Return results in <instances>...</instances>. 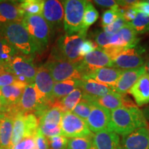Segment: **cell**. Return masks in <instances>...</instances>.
<instances>
[{
	"instance_id": "obj_1",
	"label": "cell",
	"mask_w": 149,
	"mask_h": 149,
	"mask_svg": "<svg viewBox=\"0 0 149 149\" xmlns=\"http://www.w3.org/2000/svg\"><path fill=\"white\" fill-rule=\"evenodd\" d=\"M109 130L117 135L126 136L139 128L148 127L143 111L136 107H122L111 111Z\"/></svg>"
},
{
	"instance_id": "obj_2",
	"label": "cell",
	"mask_w": 149,
	"mask_h": 149,
	"mask_svg": "<svg viewBox=\"0 0 149 149\" xmlns=\"http://www.w3.org/2000/svg\"><path fill=\"white\" fill-rule=\"evenodd\" d=\"M0 35L22 55L33 57L40 53L38 46L24 27L22 22L9 24L0 29Z\"/></svg>"
},
{
	"instance_id": "obj_3",
	"label": "cell",
	"mask_w": 149,
	"mask_h": 149,
	"mask_svg": "<svg viewBox=\"0 0 149 149\" xmlns=\"http://www.w3.org/2000/svg\"><path fill=\"white\" fill-rule=\"evenodd\" d=\"M86 35L87 31L83 30L76 34L61 35L52 49L50 59L79 62L83 59L79 56V48Z\"/></svg>"
},
{
	"instance_id": "obj_4",
	"label": "cell",
	"mask_w": 149,
	"mask_h": 149,
	"mask_svg": "<svg viewBox=\"0 0 149 149\" xmlns=\"http://www.w3.org/2000/svg\"><path fill=\"white\" fill-rule=\"evenodd\" d=\"M61 3L64 10V29L66 34H76L83 31V17L87 1L66 0Z\"/></svg>"
},
{
	"instance_id": "obj_5",
	"label": "cell",
	"mask_w": 149,
	"mask_h": 149,
	"mask_svg": "<svg viewBox=\"0 0 149 149\" xmlns=\"http://www.w3.org/2000/svg\"><path fill=\"white\" fill-rule=\"evenodd\" d=\"M22 23L42 53L47 48L51 36V30L47 22L42 15H25Z\"/></svg>"
},
{
	"instance_id": "obj_6",
	"label": "cell",
	"mask_w": 149,
	"mask_h": 149,
	"mask_svg": "<svg viewBox=\"0 0 149 149\" xmlns=\"http://www.w3.org/2000/svg\"><path fill=\"white\" fill-rule=\"evenodd\" d=\"M43 66L50 72L55 82L83 79V74L78 62L50 59Z\"/></svg>"
},
{
	"instance_id": "obj_7",
	"label": "cell",
	"mask_w": 149,
	"mask_h": 149,
	"mask_svg": "<svg viewBox=\"0 0 149 149\" xmlns=\"http://www.w3.org/2000/svg\"><path fill=\"white\" fill-rule=\"evenodd\" d=\"M3 69L16 76L18 81L27 84L34 83L37 71L32 57L23 55H16Z\"/></svg>"
},
{
	"instance_id": "obj_8",
	"label": "cell",
	"mask_w": 149,
	"mask_h": 149,
	"mask_svg": "<svg viewBox=\"0 0 149 149\" xmlns=\"http://www.w3.org/2000/svg\"><path fill=\"white\" fill-rule=\"evenodd\" d=\"M61 135L66 138L91 137L94 134L91 133L87 125L86 121L80 118L72 112L64 113L61 122Z\"/></svg>"
},
{
	"instance_id": "obj_9",
	"label": "cell",
	"mask_w": 149,
	"mask_h": 149,
	"mask_svg": "<svg viewBox=\"0 0 149 149\" xmlns=\"http://www.w3.org/2000/svg\"><path fill=\"white\" fill-rule=\"evenodd\" d=\"M144 52L141 46L127 48L113 61V67L124 70L139 68L144 64Z\"/></svg>"
},
{
	"instance_id": "obj_10",
	"label": "cell",
	"mask_w": 149,
	"mask_h": 149,
	"mask_svg": "<svg viewBox=\"0 0 149 149\" xmlns=\"http://www.w3.org/2000/svg\"><path fill=\"white\" fill-rule=\"evenodd\" d=\"M78 64L84 78L87 74L95 70L107 67H113V61L104 53L103 49L97 47L92 53L84 57L78 62Z\"/></svg>"
},
{
	"instance_id": "obj_11",
	"label": "cell",
	"mask_w": 149,
	"mask_h": 149,
	"mask_svg": "<svg viewBox=\"0 0 149 149\" xmlns=\"http://www.w3.org/2000/svg\"><path fill=\"white\" fill-rule=\"evenodd\" d=\"M42 16L49 26L51 32L64 26V10L62 3L57 0L44 1Z\"/></svg>"
},
{
	"instance_id": "obj_12",
	"label": "cell",
	"mask_w": 149,
	"mask_h": 149,
	"mask_svg": "<svg viewBox=\"0 0 149 149\" xmlns=\"http://www.w3.org/2000/svg\"><path fill=\"white\" fill-rule=\"evenodd\" d=\"M92 104V109L86 120L87 125L91 133L96 134L109 130L111 125V111L95 104Z\"/></svg>"
},
{
	"instance_id": "obj_13",
	"label": "cell",
	"mask_w": 149,
	"mask_h": 149,
	"mask_svg": "<svg viewBox=\"0 0 149 149\" xmlns=\"http://www.w3.org/2000/svg\"><path fill=\"white\" fill-rule=\"evenodd\" d=\"M146 73V65L144 64L134 69L122 70L117 83L113 88V91L121 95H125L137 82L141 76Z\"/></svg>"
},
{
	"instance_id": "obj_14",
	"label": "cell",
	"mask_w": 149,
	"mask_h": 149,
	"mask_svg": "<svg viewBox=\"0 0 149 149\" xmlns=\"http://www.w3.org/2000/svg\"><path fill=\"white\" fill-rule=\"evenodd\" d=\"M24 15L19 3L0 1V29L9 24L22 22Z\"/></svg>"
},
{
	"instance_id": "obj_15",
	"label": "cell",
	"mask_w": 149,
	"mask_h": 149,
	"mask_svg": "<svg viewBox=\"0 0 149 149\" xmlns=\"http://www.w3.org/2000/svg\"><path fill=\"white\" fill-rule=\"evenodd\" d=\"M122 70L114 67H107L95 70L87 74L82 79H90L113 88L115 86Z\"/></svg>"
},
{
	"instance_id": "obj_16",
	"label": "cell",
	"mask_w": 149,
	"mask_h": 149,
	"mask_svg": "<svg viewBox=\"0 0 149 149\" xmlns=\"http://www.w3.org/2000/svg\"><path fill=\"white\" fill-rule=\"evenodd\" d=\"M39 107L38 98L34 83L28 84L23 92L19 102L15 106L17 113H35Z\"/></svg>"
},
{
	"instance_id": "obj_17",
	"label": "cell",
	"mask_w": 149,
	"mask_h": 149,
	"mask_svg": "<svg viewBox=\"0 0 149 149\" xmlns=\"http://www.w3.org/2000/svg\"><path fill=\"white\" fill-rule=\"evenodd\" d=\"M149 126L136 130L129 135L123 136V149H149Z\"/></svg>"
},
{
	"instance_id": "obj_18",
	"label": "cell",
	"mask_w": 149,
	"mask_h": 149,
	"mask_svg": "<svg viewBox=\"0 0 149 149\" xmlns=\"http://www.w3.org/2000/svg\"><path fill=\"white\" fill-rule=\"evenodd\" d=\"M139 40L137 37V33L130 23H127L118 32L111 35L109 45L127 48L137 45Z\"/></svg>"
},
{
	"instance_id": "obj_19",
	"label": "cell",
	"mask_w": 149,
	"mask_h": 149,
	"mask_svg": "<svg viewBox=\"0 0 149 149\" xmlns=\"http://www.w3.org/2000/svg\"><path fill=\"white\" fill-rule=\"evenodd\" d=\"M93 141L95 149H123L120 135L111 130L94 134Z\"/></svg>"
},
{
	"instance_id": "obj_20",
	"label": "cell",
	"mask_w": 149,
	"mask_h": 149,
	"mask_svg": "<svg viewBox=\"0 0 149 149\" xmlns=\"http://www.w3.org/2000/svg\"><path fill=\"white\" fill-rule=\"evenodd\" d=\"M124 97H125L124 95H121L120 93L113 91L100 97H93L84 94L82 99L89 102L90 103L97 104L100 107L112 111L120 107H124Z\"/></svg>"
},
{
	"instance_id": "obj_21",
	"label": "cell",
	"mask_w": 149,
	"mask_h": 149,
	"mask_svg": "<svg viewBox=\"0 0 149 149\" xmlns=\"http://www.w3.org/2000/svg\"><path fill=\"white\" fill-rule=\"evenodd\" d=\"M133 96L135 103L142 107L149 103V74H144L137 80L129 92Z\"/></svg>"
},
{
	"instance_id": "obj_22",
	"label": "cell",
	"mask_w": 149,
	"mask_h": 149,
	"mask_svg": "<svg viewBox=\"0 0 149 149\" xmlns=\"http://www.w3.org/2000/svg\"><path fill=\"white\" fill-rule=\"evenodd\" d=\"M27 85V84L17 80L13 84L0 88L2 94L3 103L6 107L17 105L21 100L24 88Z\"/></svg>"
},
{
	"instance_id": "obj_23",
	"label": "cell",
	"mask_w": 149,
	"mask_h": 149,
	"mask_svg": "<svg viewBox=\"0 0 149 149\" xmlns=\"http://www.w3.org/2000/svg\"><path fill=\"white\" fill-rule=\"evenodd\" d=\"M13 118L6 115H1L0 118V149L12 148Z\"/></svg>"
},
{
	"instance_id": "obj_24",
	"label": "cell",
	"mask_w": 149,
	"mask_h": 149,
	"mask_svg": "<svg viewBox=\"0 0 149 149\" xmlns=\"http://www.w3.org/2000/svg\"><path fill=\"white\" fill-rule=\"evenodd\" d=\"M79 88L83 93L93 97H100L113 92V88L108 86L102 84L93 79H81Z\"/></svg>"
},
{
	"instance_id": "obj_25",
	"label": "cell",
	"mask_w": 149,
	"mask_h": 149,
	"mask_svg": "<svg viewBox=\"0 0 149 149\" xmlns=\"http://www.w3.org/2000/svg\"><path fill=\"white\" fill-rule=\"evenodd\" d=\"M83 95V91L81 89L79 88H76L64 98L61 99L59 101L54 102L51 105V107L58 108L64 113L72 112V110L82 100Z\"/></svg>"
},
{
	"instance_id": "obj_26",
	"label": "cell",
	"mask_w": 149,
	"mask_h": 149,
	"mask_svg": "<svg viewBox=\"0 0 149 149\" xmlns=\"http://www.w3.org/2000/svg\"><path fill=\"white\" fill-rule=\"evenodd\" d=\"M81 80L73 79L61 81V82H55L53 90L52 104L54 102L61 100L76 88H79Z\"/></svg>"
},
{
	"instance_id": "obj_27",
	"label": "cell",
	"mask_w": 149,
	"mask_h": 149,
	"mask_svg": "<svg viewBox=\"0 0 149 149\" xmlns=\"http://www.w3.org/2000/svg\"><path fill=\"white\" fill-rule=\"evenodd\" d=\"M18 52L0 35V68L3 69L17 55Z\"/></svg>"
},
{
	"instance_id": "obj_28",
	"label": "cell",
	"mask_w": 149,
	"mask_h": 149,
	"mask_svg": "<svg viewBox=\"0 0 149 149\" xmlns=\"http://www.w3.org/2000/svg\"><path fill=\"white\" fill-rule=\"evenodd\" d=\"M23 113H18L13 117V130L11 144L12 148L25 138V124Z\"/></svg>"
},
{
	"instance_id": "obj_29",
	"label": "cell",
	"mask_w": 149,
	"mask_h": 149,
	"mask_svg": "<svg viewBox=\"0 0 149 149\" xmlns=\"http://www.w3.org/2000/svg\"><path fill=\"white\" fill-rule=\"evenodd\" d=\"M64 112L57 107H50L40 117V124H55L61 126Z\"/></svg>"
},
{
	"instance_id": "obj_30",
	"label": "cell",
	"mask_w": 149,
	"mask_h": 149,
	"mask_svg": "<svg viewBox=\"0 0 149 149\" xmlns=\"http://www.w3.org/2000/svg\"><path fill=\"white\" fill-rule=\"evenodd\" d=\"M44 3L41 0H25L20 1L19 6L25 15H42Z\"/></svg>"
},
{
	"instance_id": "obj_31",
	"label": "cell",
	"mask_w": 149,
	"mask_h": 149,
	"mask_svg": "<svg viewBox=\"0 0 149 149\" xmlns=\"http://www.w3.org/2000/svg\"><path fill=\"white\" fill-rule=\"evenodd\" d=\"M25 124V138L34 137L40 126V120L34 113H27L24 115Z\"/></svg>"
},
{
	"instance_id": "obj_32",
	"label": "cell",
	"mask_w": 149,
	"mask_h": 149,
	"mask_svg": "<svg viewBox=\"0 0 149 149\" xmlns=\"http://www.w3.org/2000/svg\"><path fill=\"white\" fill-rule=\"evenodd\" d=\"M99 13L91 1H87L83 17V30L87 31L98 19Z\"/></svg>"
},
{
	"instance_id": "obj_33",
	"label": "cell",
	"mask_w": 149,
	"mask_h": 149,
	"mask_svg": "<svg viewBox=\"0 0 149 149\" xmlns=\"http://www.w3.org/2000/svg\"><path fill=\"white\" fill-rule=\"evenodd\" d=\"M130 24L137 34H143L149 31V17L138 13Z\"/></svg>"
},
{
	"instance_id": "obj_34",
	"label": "cell",
	"mask_w": 149,
	"mask_h": 149,
	"mask_svg": "<svg viewBox=\"0 0 149 149\" xmlns=\"http://www.w3.org/2000/svg\"><path fill=\"white\" fill-rule=\"evenodd\" d=\"M93 137H77L68 139L67 149H91L93 147Z\"/></svg>"
},
{
	"instance_id": "obj_35",
	"label": "cell",
	"mask_w": 149,
	"mask_h": 149,
	"mask_svg": "<svg viewBox=\"0 0 149 149\" xmlns=\"http://www.w3.org/2000/svg\"><path fill=\"white\" fill-rule=\"evenodd\" d=\"M92 109V104L85 100H81L75 108L72 110V113L84 120L86 121Z\"/></svg>"
},
{
	"instance_id": "obj_36",
	"label": "cell",
	"mask_w": 149,
	"mask_h": 149,
	"mask_svg": "<svg viewBox=\"0 0 149 149\" xmlns=\"http://www.w3.org/2000/svg\"><path fill=\"white\" fill-rule=\"evenodd\" d=\"M119 8H120V6L118 4H116L113 8L110 9V10H106L104 13L102 17V26L106 27L111 25L118 17Z\"/></svg>"
},
{
	"instance_id": "obj_37",
	"label": "cell",
	"mask_w": 149,
	"mask_h": 149,
	"mask_svg": "<svg viewBox=\"0 0 149 149\" xmlns=\"http://www.w3.org/2000/svg\"><path fill=\"white\" fill-rule=\"evenodd\" d=\"M50 149H67L68 139L63 135H57L48 138Z\"/></svg>"
},
{
	"instance_id": "obj_38",
	"label": "cell",
	"mask_w": 149,
	"mask_h": 149,
	"mask_svg": "<svg viewBox=\"0 0 149 149\" xmlns=\"http://www.w3.org/2000/svg\"><path fill=\"white\" fill-rule=\"evenodd\" d=\"M39 128L41 132L47 138L54 136L61 135V126L55 124H40Z\"/></svg>"
},
{
	"instance_id": "obj_39",
	"label": "cell",
	"mask_w": 149,
	"mask_h": 149,
	"mask_svg": "<svg viewBox=\"0 0 149 149\" xmlns=\"http://www.w3.org/2000/svg\"><path fill=\"white\" fill-rule=\"evenodd\" d=\"M126 24H127V22L124 20V19L121 15H119L118 17L111 25L104 27V31L109 33L110 35H113L117 32H118Z\"/></svg>"
},
{
	"instance_id": "obj_40",
	"label": "cell",
	"mask_w": 149,
	"mask_h": 149,
	"mask_svg": "<svg viewBox=\"0 0 149 149\" xmlns=\"http://www.w3.org/2000/svg\"><path fill=\"white\" fill-rule=\"evenodd\" d=\"M17 81L16 76L0 68V88L13 84Z\"/></svg>"
},
{
	"instance_id": "obj_41",
	"label": "cell",
	"mask_w": 149,
	"mask_h": 149,
	"mask_svg": "<svg viewBox=\"0 0 149 149\" xmlns=\"http://www.w3.org/2000/svg\"><path fill=\"white\" fill-rule=\"evenodd\" d=\"M97 48V46L95 43L91 40H85L80 46L79 56L81 58H83L86 55L94 51Z\"/></svg>"
},
{
	"instance_id": "obj_42",
	"label": "cell",
	"mask_w": 149,
	"mask_h": 149,
	"mask_svg": "<svg viewBox=\"0 0 149 149\" xmlns=\"http://www.w3.org/2000/svg\"><path fill=\"white\" fill-rule=\"evenodd\" d=\"M111 35L109 33L102 31V32L97 33L95 36V44H97L98 48L103 49L106 46H109L111 42Z\"/></svg>"
},
{
	"instance_id": "obj_43",
	"label": "cell",
	"mask_w": 149,
	"mask_h": 149,
	"mask_svg": "<svg viewBox=\"0 0 149 149\" xmlns=\"http://www.w3.org/2000/svg\"><path fill=\"white\" fill-rule=\"evenodd\" d=\"M125 49H126V48L122 47V46L109 45L103 48V51L112 60L114 61Z\"/></svg>"
},
{
	"instance_id": "obj_44",
	"label": "cell",
	"mask_w": 149,
	"mask_h": 149,
	"mask_svg": "<svg viewBox=\"0 0 149 149\" xmlns=\"http://www.w3.org/2000/svg\"><path fill=\"white\" fill-rule=\"evenodd\" d=\"M34 137L37 149H49L48 138L43 135L40 128L37 131Z\"/></svg>"
},
{
	"instance_id": "obj_45",
	"label": "cell",
	"mask_w": 149,
	"mask_h": 149,
	"mask_svg": "<svg viewBox=\"0 0 149 149\" xmlns=\"http://www.w3.org/2000/svg\"><path fill=\"white\" fill-rule=\"evenodd\" d=\"M11 149H37L35 137H26Z\"/></svg>"
},
{
	"instance_id": "obj_46",
	"label": "cell",
	"mask_w": 149,
	"mask_h": 149,
	"mask_svg": "<svg viewBox=\"0 0 149 149\" xmlns=\"http://www.w3.org/2000/svg\"><path fill=\"white\" fill-rule=\"evenodd\" d=\"M131 8H133L137 13L149 17V3L148 1H137V2L131 6Z\"/></svg>"
},
{
	"instance_id": "obj_47",
	"label": "cell",
	"mask_w": 149,
	"mask_h": 149,
	"mask_svg": "<svg viewBox=\"0 0 149 149\" xmlns=\"http://www.w3.org/2000/svg\"><path fill=\"white\" fill-rule=\"evenodd\" d=\"M94 2L100 6L110 8H113L114 6L117 4V1H113V0H95Z\"/></svg>"
},
{
	"instance_id": "obj_48",
	"label": "cell",
	"mask_w": 149,
	"mask_h": 149,
	"mask_svg": "<svg viewBox=\"0 0 149 149\" xmlns=\"http://www.w3.org/2000/svg\"><path fill=\"white\" fill-rule=\"evenodd\" d=\"M7 111L6 106L3 104V102L0 100V115H5Z\"/></svg>"
},
{
	"instance_id": "obj_49",
	"label": "cell",
	"mask_w": 149,
	"mask_h": 149,
	"mask_svg": "<svg viewBox=\"0 0 149 149\" xmlns=\"http://www.w3.org/2000/svg\"><path fill=\"white\" fill-rule=\"evenodd\" d=\"M143 113H144L145 117H146V120H149V107L145 109L144 111H143Z\"/></svg>"
},
{
	"instance_id": "obj_50",
	"label": "cell",
	"mask_w": 149,
	"mask_h": 149,
	"mask_svg": "<svg viewBox=\"0 0 149 149\" xmlns=\"http://www.w3.org/2000/svg\"><path fill=\"white\" fill-rule=\"evenodd\" d=\"M146 72H148V73L149 74V61L148 62V64L146 65Z\"/></svg>"
},
{
	"instance_id": "obj_51",
	"label": "cell",
	"mask_w": 149,
	"mask_h": 149,
	"mask_svg": "<svg viewBox=\"0 0 149 149\" xmlns=\"http://www.w3.org/2000/svg\"><path fill=\"white\" fill-rule=\"evenodd\" d=\"M0 100H1V101H2V102H3V97H2V94H1V89H0ZM3 104H4V103H3Z\"/></svg>"
},
{
	"instance_id": "obj_52",
	"label": "cell",
	"mask_w": 149,
	"mask_h": 149,
	"mask_svg": "<svg viewBox=\"0 0 149 149\" xmlns=\"http://www.w3.org/2000/svg\"><path fill=\"white\" fill-rule=\"evenodd\" d=\"M91 149H95V147H94V146H93V148H91Z\"/></svg>"
},
{
	"instance_id": "obj_53",
	"label": "cell",
	"mask_w": 149,
	"mask_h": 149,
	"mask_svg": "<svg viewBox=\"0 0 149 149\" xmlns=\"http://www.w3.org/2000/svg\"><path fill=\"white\" fill-rule=\"evenodd\" d=\"M148 144H149V137H148Z\"/></svg>"
},
{
	"instance_id": "obj_54",
	"label": "cell",
	"mask_w": 149,
	"mask_h": 149,
	"mask_svg": "<svg viewBox=\"0 0 149 149\" xmlns=\"http://www.w3.org/2000/svg\"><path fill=\"white\" fill-rule=\"evenodd\" d=\"M0 118H1V115H0Z\"/></svg>"
},
{
	"instance_id": "obj_55",
	"label": "cell",
	"mask_w": 149,
	"mask_h": 149,
	"mask_svg": "<svg viewBox=\"0 0 149 149\" xmlns=\"http://www.w3.org/2000/svg\"><path fill=\"white\" fill-rule=\"evenodd\" d=\"M148 3H149V0H148Z\"/></svg>"
},
{
	"instance_id": "obj_56",
	"label": "cell",
	"mask_w": 149,
	"mask_h": 149,
	"mask_svg": "<svg viewBox=\"0 0 149 149\" xmlns=\"http://www.w3.org/2000/svg\"><path fill=\"white\" fill-rule=\"evenodd\" d=\"M49 149H50V148H49Z\"/></svg>"
}]
</instances>
